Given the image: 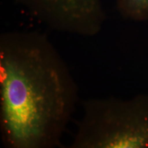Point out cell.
<instances>
[{
	"label": "cell",
	"instance_id": "cell-1",
	"mask_svg": "<svg viewBox=\"0 0 148 148\" xmlns=\"http://www.w3.org/2000/svg\"><path fill=\"white\" fill-rule=\"evenodd\" d=\"M79 100L69 66L44 33L0 36V136L6 148H56Z\"/></svg>",
	"mask_w": 148,
	"mask_h": 148
},
{
	"label": "cell",
	"instance_id": "cell-4",
	"mask_svg": "<svg viewBox=\"0 0 148 148\" xmlns=\"http://www.w3.org/2000/svg\"><path fill=\"white\" fill-rule=\"evenodd\" d=\"M116 9L123 18L131 21L148 20V0H116Z\"/></svg>",
	"mask_w": 148,
	"mask_h": 148
},
{
	"label": "cell",
	"instance_id": "cell-3",
	"mask_svg": "<svg viewBox=\"0 0 148 148\" xmlns=\"http://www.w3.org/2000/svg\"><path fill=\"white\" fill-rule=\"evenodd\" d=\"M37 21L57 32L92 37L103 28L101 0H15Z\"/></svg>",
	"mask_w": 148,
	"mask_h": 148
},
{
	"label": "cell",
	"instance_id": "cell-2",
	"mask_svg": "<svg viewBox=\"0 0 148 148\" xmlns=\"http://www.w3.org/2000/svg\"><path fill=\"white\" fill-rule=\"evenodd\" d=\"M70 148H148V94L82 103Z\"/></svg>",
	"mask_w": 148,
	"mask_h": 148
}]
</instances>
